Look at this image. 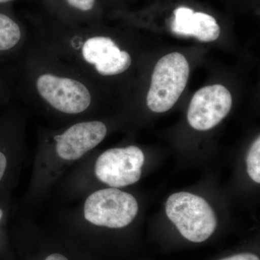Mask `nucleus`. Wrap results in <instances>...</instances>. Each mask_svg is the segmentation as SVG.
I'll list each match as a JSON object with an SVG mask.
<instances>
[{
    "label": "nucleus",
    "mask_w": 260,
    "mask_h": 260,
    "mask_svg": "<svg viewBox=\"0 0 260 260\" xmlns=\"http://www.w3.org/2000/svg\"><path fill=\"white\" fill-rule=\"evenodd\" d=\"M10 234L17 260H94L56 228L39 226L29 218L18 219Z\"/></svg>",
    "instance_id": "nucleus-6"
},
{
    "label": "nucleus",
    "mask_w": 260,
    "mask_h": 260,
    "mask_svg": "<svg viewBox=\"0 0 260 260\" xmlns=\"http://www.w3.org/2000/svg\"><path fill=\"white\" fill-rule=\"evenodd\" d=\"M220 260H260L259 258L255 254L251 253H241L228 257L223 258Z\"/></svg>",
    "instance_id": "nucleus-17"
},
{
    "label": "nucleus",
    "mask_w": 260,
    "mask_h": 260,
    "mask_svg": "<svg viewBox=\"0 0 260 260\" xmlns=\"http://www.w3.org/2000/svg\"><path fill=\"white\" fill-rule=\"evenodd\" d=\"M16 70L15 93L54 127L93 119L91 80L30 44Z\"/></svg>",
    "instance_id": "nucleus-1"
},
{
    "label": "nucleus",
    "mask_w": 260,
    "mask_h": 260,
    "mask_svg": "<svg viewBox=\"0 0 260 260\" xmlns=\"http://www.w3.org/2000/svg\"><path fill=\"white\" fill-rule=\"evenodd\" d=\"M66 4L73 10L80 13H88L93 9L96 0H64Z\"/></svg>",
    "instance_id": "nucleus-16"
},
{
    "label": "nucleus",
    "mask_w": 260,
    "mask_h": 260,
    "mask_svg": "<svg viewBox=\"0 0 260 260\" xmlns=\"http://www.w3.org/2000/svg\"><path fill=\"white\" fill-rule=\"evenodd\" d=\"M232 106V95L223 85L204 87L191 99L188 121L191 127L200 131L212 129L228 115Z\"/></svg>",
    "instance_id": "nucleus-10"
},
{
    "label": "nucleus",
    "mask_w": 260,
    "mask_h": 260,
    "mask_svg": "<svg viewBox=\"0 0 260 260\" xmlns=\"http://www.w3.org/2000/svg\"><path fill=\"white\" fill-rule=\"evenodd\" d=\"M173 32L184 37H194L203 42L216 40L220 27L215 19L204 13H194L188 8H179L174 11Z\"/></svg>",
    "instance_id": "nucleus-11"
},
{
    "label": "nucleus",
    "mask_w": 260,
    "mask_h": 260,
    "mask_svg": "<svg viewBox=\"0 0 260 260\" xmlns=\"http://www.w3.org/2000/svg\"><path fill=\"white\" fill-rule=\"evenodd\" d=\"M16 78V68L0 66V107L10 104L15 93Z\"/></svg>",
    "instance_id": "nucleus-14"
},
{
    "label": "nucleus",
    "mask_w": 260,
    "mask_h": 260,
    "mask_svg": "<svg viewBox=\"0 0 260 260\" xmlns=\"http://www.w3.org/2000/svg\"><path fill=\"white\" fill-rule=\"evenodd\" d=\"M10 104L0 111V194L16 186L26 153L28 113Z\"/></svg>",
    "instance_id": "nucleus-7"
},
{
    "label": "nucleus",
    "mask_w": 260,
    "mask_h": 260,
    "mask_svg": "<svg viewBox=\"0 0 260 260\" xmlns=\"http://www.w3.org/2000/svg\"><path fill=\"white\" fill-rule=\"evenodd\" d=\"M247 172L249 177L253 181L259 184L260 183V139L254 141L251 148L249 149L246 158Z\"/></svg>",
    "instance_id": "nucleus-15"
},
{
    "label": "nucleus",
    "mask_w": 260,
    "mask_h": 260,
    "mask_svg": "<svg viewBox=\"0 0 260 260\" xmlns=\"http://www.w3.org/2000/svg\"><path fill=\"white\" fill-rule=\"evenodd\" d=\"M12 1H13V0H0V5L7 4V3H9Z\"/></svg>",
    "instance_id": "nucleus-18"
},
{
    "label": "nucleus",
    "mask_w": 260,
    "mask_h": 260,
    "mask_svg": "<svg viewBox=\"0 0 260 260\" xmlns=\"http://www.w3.org/2000/svg\"><path fill=\"white\" fill-rule=\"evenodd\" d=\"M12 260H17L16 257H15L14 259H12Z\"/></svg>",
    "instance_id": "nucleus-19"
},
{
    "label": "nucleus",
    "mask_w": 260,
    "mask_h": 260,
    "mask_svg": "<svg viewBox=\"0 0 260 260\" xmlns=\"http://www.w3.org/2000/svg\"><path fill=\"white\" fill-rule=\"evenodd\" d=\"M30 45L91 80L123 74L132 64L129 53L112 37L85 32L84 29L41 31Z\"/></svg>",
    "instance_id": "nucleus-3"
},
{
    "label": "nucleus",
    "mask_w": 260,
    "mask_h": 260,
    "mask_svg": "<svg viewBox=\"0 0 260 260\" xmlns=\"http://www.w3.org/2000/svg\"><path fill=\"white\" fill-rule=\"evenodd\" d=\"M166 212L181 235L191 242H205L216 229V215L208 202L191 193L171 195Z\"/></svg>",
    "instance_id": "nucleus-8"
},
{
    "label": "nucleus",
    "mask_w": 260,
    "mask_h": 260,
    "mask_svg": "<svg viewBox=\"0 0 260 260\" xmlns=\"http://www.w3.org/2000/svg\"><path fill=\"white\" fill-rule=\"evenodd\" d=\"M76 202L78 204L61 214L54 227L89 254L99 232L126 229L139 210L135 197L117 188L96 189Z\"/></svg>",
    "instance_id": "nucleus-4"
},
{
    "label": "nucleus",
    "mask_w": 260,
    "mask_h": 260,
    "mask_svg": "<svg viewBox=\"0 0 260 260\" xmlns=\"http://www.w3.org/2000/svg\"><path fill=\"white\" fill-rule=\"evenodd\" d=\"M189 63L184 55L173 52L155 65L147 95L152 112L162 113L172 109L185 88L189 78Z\"/></svg>",
    "instance_id": "nucleus-9"
},
{
    "label": "nucleus",
    "mask_w": 260,
    "mask_h": 260,
    "mask_svg": "<svg viewBox=\"0 0 260 260\" xmlns=\"http://www.w3.org/2000/svg\"><path fill=\"white\" fill-rule=\"evenodd\" d=\"M144 162L143 152L135 145L108 149L97 155L91 152L63 176L54 191L63 201L75 203L99 186L126 187L140 180Z\"/></svg>",
    "instance_id": "nucleus-5"
},
{
    "label": "nucleus",
    "mask_w": 260,
    "mask_h": 260,
    "mask_svg": "<svg viewBox=\"0 0 260 260\" xmlns=\"http://www.w3.org/2000/svg\"><path fill=\"white\" fill-rule=\"evenodd\" d=\"M11 208V192L0 194V260H12L15 257L8 226Z\"/></svg>",
    "instance_id": "nucleus-13"
},
{
    "label": "nucleus",
    "mask_w": 260,
    "mask_h": 260,
    "mask_svg": "<svg viewBox=\"0 0 260 260\" xmlns=\"http://www.w3.org/2000/svg\"><path fill=\"white\" fill-rule=\"evenodd\" d=\"M30 41L18 21L0 13V64L18 61L28 49Z\"/></svg>",
    "instance_id": "nucleus-12"
},
{
    "label": "nucleus",
    "mask_w": 260,
    "mask_h": 260,
    "mask_svg": "<svg viewBox=\"0 0 260 260\" xmlns=\"http://www.w3.org/2000/svg\"><path fill=\"white\" fill-rule=\"evenodd\" d=\"M108 132L107 124L96 119L39 128L31 177L22 200L24 211L37 209L47 200L63 176L93 152Z\"/></svg>",
    "instance_id": "nucleus-2"
}]
</instances>
